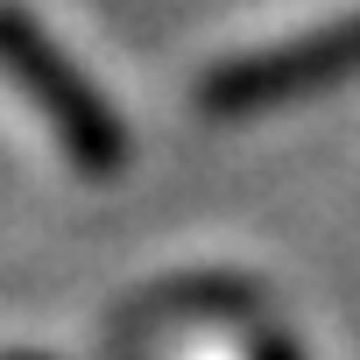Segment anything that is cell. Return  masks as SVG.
Wrapping results in <instances>:
<instances>
[{"mask_svg": "<svg viewBox=\"0 0 360 360\" xmlns=\"http://www.w3.org/2000/svg\"><path fill=\"white\" fill-rule=\"evenodd\" d=\"M248 360H304V346H297L290 332H276V325L248 318Z\"/></svg>", "mask_w": 360, "mask_h": 360, "instance_id": "cell-3", "label": "cell"}, {"mask_svg": "<svg viewBox=\"0 0 360 360\" xmlns=\"http://www.w3.org/2000/svg\"><path fill=\"white\" fill-rule=\"evenodd\" d=\"M0 64L15 71V85L43 106L50 134L64 141V155L85 169V176H113L127 162V127L113 120V106L78 78L71 57L50 50V36L22 15V8H0Z\"/></svg>", "mask_w": 360, "mask_h": 360, "instance_id": "cell-1", "label": "cell"}, {"mask_svg": "<svg viewBox=\"0 0 360 360\" xmlns=\"http://www.w3.org/2000/svg\"><path fill=\"white\" fill-rule=\"evenodd\" d=\"M346 78H360V15L212 64L205 85H198V106H205V113H269V106L332 92V85H346Z\"/></svg>", "mask_w": 360, "mask_h": 360, "instance_id": "cell-2", "label": "cell"}]
</instances>
